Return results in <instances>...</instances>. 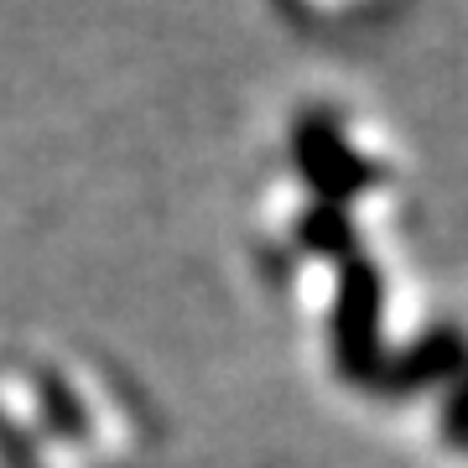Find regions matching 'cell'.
I'll return each instance as SVG.
<instances>
[{
    "instance_id": "cell-1",
    "label": "cell",
    "mask_w": 468,
    "mask_h": 468,
    "mask_svg": "<svg viewBox=\"0 0 468 468\" xmlns=\"http://www.w3.org/2000/svg\"><path fill=\"white\" fill-rule=\"evenodd\" d=\"M380 307H385L380 271L369 266V261H359V255H349L344 276H338V302H334V359L359 385H375L385 369Z\"/></svg>"
},
{
    "instance_id": "cell-2",
    "label": "cell",
    "mask_w": 468,
    "mask_h": 468,
    "mask_svg": "<svg viewBox=\"0 0 468 468\" xmlns=\"http://www.w3.org/2000/svg\"><path fill=\"white\" fill-rule=\"evenodd\" d=\"M292 162H297L302 183L318 193V203L349 208L354 193L380 183V167H369L365 156L349 146V135L338 131L328 115H307L292 131Z\"/></svg>"
},
{
    "instance_id": "cell-3",
    "label": "cell",
    "mask_w": 468,
    "mask_h": 468,
    "mask_svg": "<svg viewBox=\"0 0 468 468\" xmlns=\"http://www.w3.org/2000/svg\"><path fill=\"white\" fill-rule=\"evenodd\" d=\"M463 375H468V338L427 334L421 344L401 349L396 359H385V369H380L375 385H380L385 396H406V390H421V385H432V380L458 385Z\"/></svg>"
},
{
    "instance_id": "cell-4",
    "label": "cell",
    "mask_w": 468,
    "mask_h": 468,
    "mask_svg": "<svg viewBox=\"0 0 468 468\" xmlns=\"http://www.w3.org/2000/svg\"><path fill=\"white\" fill-rule=\"evenodd\" d=\"M302 245L313 255H328V261H349L354 255V218L349 208H334V203H313L297 224Z\"/></svg>"
},
{
    "instance_id": "cell-5",
    "label": "cell",
    "mask_w": 468,
    "mask_h": 468,
    "mask_svg": "<svg viewBox=\"0 0 468 468\" xmlns=\"http://www.w3.org/2000/svg\"><path fill=\"white\" fill-rule=\"evenodd\" d=\"M37 390H42V401H48V417H52V427H58V432H68V437L84 432V417L73 411V396H68V385L58 380V375H42V380H37Z\"/></svg>"
},
{
    "instance_id": "cell-6",
    "label": "cell",
    "mask_w": 468,
    "mask_h": 468,
    "mask_svg": "<svg viewBox=\"0 0 468 468\" xmlns=\"http://www.w3.org/2000/svg\"><path fill=\"white\" fill-rule=\"evenodd\" d=\"M442 432H448V442H458V448L468 442V375L452 385L448 411H442Z\"/></svg>"
}]
</instances>
